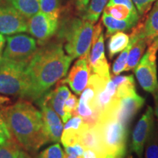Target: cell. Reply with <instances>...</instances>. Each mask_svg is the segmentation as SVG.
Returning <instances> with one entry per match:
<instances>
[{"mask_svg":"<svg viewBox=\"0 0 158 158\" xmlns=\"http://www.w3.org/2000/svg\"><path fill=\"white\" fill-rule=\"evenodd\" d=\"M73 60L65 54L61 43L45 44L37 49L27 68L31 83L30 100L36 102L64 78Z\"/></svg>","mask_w":158,"mask_h":158,"instance_id":"obj_1","label":"cell"},{"mask_svg":"<svg viewBox=\"0 0 158 158\" xmlns=\"http://www.w3.org/2000/svg\"><path fill=\"white\" fill-rule=\"evenodd\" d=\"M1 110L12 136L25 151L35 153L47 144L42 113L30 102L20 100Z\"/></svg>","mask_w":158,"mask_h":158,"instance_id":"obj_2","label":"cell"},{"mask_svg":"<svg viewBox=\"0 0 158 158\" xmlns=\"http://www.w3.org/2000/svg\"><path fill=\"white\" fill-rule=\"evenodd\" d=\"M106 158H124L127 154L129 130L109 109L100 114L94 126Z\"/></svg>","mask_w":158,"mask_h":158,"instance_id":"obj_3","label":"cell"},{"mask_svg":"<svg viewBox=\"0 0 158 158\" xmlns=\"http://www.w3.org/2000/svg\"><path fill=\"white\" fill-rule=\"evenodd\" d=\"M94 23L83 19H73L64 23L59 31L64 48L73 59L89 54Z\"/></svg>","mask_w":158,"mask_h":158,"instance_id":"obj_4","label":"cell"},{"mask_svg":"<svg viewBox=\"0 0 158 158\" xmlns=\"http://www.w3.org/2000/svg\"><path fill=\"white\" fill-rule=\"evenodd\" d=\"M27 66L2 57L0 59V94L30 99L31 83Z\"/></svg>","mask_w":158,"mask_h":158,"instance_id":"obj_5","label":"cell"},{"mask_svg":"<svg viewBox=\"0 0 158 158\" xmlns=\"http://www.w3.org/2000/svg\"><path fill=\"white\" fill-rule=\"evenodd\" d=\"M37 50V40L34 37L24 34H15L6 37L2 58L28 65Z\"/></svg>","mask_w":158,"mask_h":158,"instance_id":"obj_6","label":"cell"},{"mask_svg":"<svg viewBox=\"0 0 158 158\" xmlns=\"http://www.w3.org/2000/svg\"><path fill=\"white\" fill-rule=\"evenodd\" d=\"M91 74L110 78V66L105 55L104 34L100 23L94 26L93 40L88 58Z\"/></svg>","mask_w":158,"mask_h":158,"instance_id":"obj_7","label":"cell"},{"mask_svg":"<svg viewBox=\"0 0 158 158\" xmlns=\"http://www.w3.org/2000/svg\"><path fill=\"white\" fill-rule=\"evenodd\" d=\"M157 52V51L155 49L148 48L146 54L133 69L136 78L142 89L152 94L158 90L156 64Z\"/></svg>","mask_w":158,"mask_h":158,"instance_id":"obj_8","label":"cell"},{"mask_svg":"<svg viewBox=\"0 0 158 158\" xmlns=\"http://www.w3.org/2000/svg\"><path fill=\"white\" fill-rule=\"evenodd\" d=\"M144 103L145 99L135 92L122 98H116L107 109H109L124 126L128 127Z\"/></svg>","mask_w":158,"mask_h":158,"instance_id":"obj_9","label":"cell"},{"mask_svg":"<svg viewBox=\"0 0 158 158\" xmlns=\"http://www.w3.org/2000/svg\"><path fill=\"white\" fill-rule=\"evenodd\" d=\"M58 27V19L41 11L27 20V31L41 45H45L56 34Z\"/></svg>","mask_w":158,"mask_h":158,"instance_id":"obj_10","label":"cell"},{"mask_svg":"<svg viewBox=\"0 0 158 158\" xmlns=\"http://www.w3.org/2000/svg\"><path fill=\"white\" fill-rule=\"evenodd\" d=\"M88 58L89 54L79 57L70 69L68 76L59 81L60 84H68L76 95L82 93L89 80L91 72Z\"/></svg>","mask_w":158,"mask_h":158,"instance_id":"obj_11","label":"cell"},{"mask_svg":"<svg viewBox=\"0 0 158 158\" xmlns=\"http://www.w3.org/2000/svg\"><path fill=\"white\" fill-rule=\"evenodd\" d=\"M154 114L153 108L149 106L134 129L131 148L138 158H142L144 146L155 124Z\"/></svg>","mask_w":158,"mask_h":158,"instance_id":"obj_12","label":"cell"},{"mask_svg":"<svg viewBox=\"0 0 158 158\" xmlns=\"http://www.w3.org/2000/svg\"><path fill=\"white\" fill-rule=\"evenodd\" d=\"M27 31V19L10 5L0 6V33L12 35Z\"/></svg>","mask_w":158,"mask_h":158,"instance_id":"obj_13","label":"cell"},{"mask_svg":"<svg viewBox=\"0 0 158 158\" xmlns=\"http://www.w3.org/2000/svg\"><path fill=\"white\" fill-rule=\"evenodd\" d=\"M36 102L40 108L43 115V128L47 143L59 142L63 131L62 120L60 116L42 100H38Z\"/></svg>","mask_w":158,"mask_h":158,"instance_id":"obj_14","label":"cell"},{"mask_svg":"<svg viewBox=\"0 0 158 158\" xmlns=\"http://www.w3.org/2000/svg\"><path fill=\"white\" fill-rule=\"evenodd\" d=\"M70 94V91L66 85L58 82L54 90L48 91L39 100H42L51 108H52L60 116L62 122L66 123L72 117L65 113L64 110V102Z\"/></svg>","mask_w":158,"mask_h":158,"instance_id":"obj_15","label":"cell"},{"mask_svg":"<svg viewBox=\"0 0 158 158\" xmlns=\"http://www.w3.org/2000/svg\"><path fill=\"white\" fill-rule=\"evenodd\" d=\"M141 36L147 41L148 48L158 51V0L143 23Z\"/></svg>","mask_w":158,"mask_h":158,"instance_id":"obj_16","label":"cell"},{"mask_svg":"<svg viewBox=\"0 0 158 158\" xmlns=\"http://www.w3.org/2000/svg\"><path fill=\"white\" fill-rule=\"evenodd\" d=\"M140 17L139 14H135L126 20H117L103 11L102 22L106 28V37H109L117 31H127L133 29L139 22Z\"/></svg>","mask_w":158,"mask_h":158,"instance_id":"obj_17","label":"cell"},{"mask_svg":"<svg viewBox=\"0 0 158 158\" xmlns=\"http://www.w3.org/2000/svg\"><path fill=\"white\" fill-rule=\"evenodd\" d=\"M87 125L79 116H73V117L70 118L64 124L61 136L63 146L68 147L79 143L81 133Z\"/></svg>","mask_w":158,"mask_h":158,"instance_id":"obj_18","label":"cell"},{"mask_svg":"<svg viewBox=\"0 0 158 158\" xmlns=\"http://www.w3.org/2000/svg\"><path fill=\"white\" fill-rule=\"evenodd\" d=\"M142 25H143V23H138L133 29V31L129 35L130 41L127 46L122 51L121 54L118 55L117 59H116L115 62H114L113 66H112V73H113L114 75L117 76V75H119L125 70L126 65H127V57L128 55H129L130 49H131L134 43H135V41L141 35Z\"/></svg>","mask_w":158,"mask_h":158,"instance_id":"obj_19","label":"cell"},{"mask_svg":"<svg viewBox=\"0 0 158 158\" xmlns=\"http://www.w3.org/2000/svg\"><path fill=\"white\" fill-rule=\"evenodd\" d=\"M110 80L116 87V97L122 98L136 92L135 83L133 75L129 76H116L111 75Z\"/></svg>","mask_w":158,"mask_h":158,"instance_id":"obj_20","label":"cell"},{"mask_svg":"<svg viewBox=\"0 0 158 158\" xmlns=\"http://www.w3.org/2000/svg\"><path fill=\"white\" fill-rule=\"evenodd\" d=\"M27 20L40 11V0H7Z\"/></svg>","mask_w":158,"mask_h":158,"instance_id":"obj_21","label":"cell"},{"mask_svg":"<svg viewBox=\"0 0 158 158\" xmlns=\"http://www.w3.org/2000/svg\"><path fill=\"white\" fill-rule=\"evenodd\" d=\"M108 43V56L111 59L115 55L122 52L127 46L130 36L124 31H117L110 36Z\"/></svg>","mask_w":158,"mask_h":158,"instance_id":"obj_22","label":"cell"},{"mask_svg":"<svg viewBox=\"0 0 158 158\" xmlns=\"http://www.w3.org/2000/svg\"><path fill=\"white\" fill-rule=\"evenodd\" d=\"M147 45V41L141 35V37L135 41V43H134L131 49H130L127 57V65H126V68L124 71L132 70L137 66L139 61L141 60L142 56L144 54Z\"/></svg>","mask_w":158,"mask_h":158,"instance_id":"obj_23","label":"cell"},{"mask_svg":"<svg viewBox=\"0 0 158 158\" xmlns=\"http://www.w3.org/2000/svg\"><path fill=\"white\" fill-rule=\"evenodd\" d=\"M109 0H90L82 19L95 23Z\"/></svg>","mask_w":158,"mask_h":158,"instance_id":"obj_24","label":"cell"},{"mask_svg":"<svg viewBox=\"0 0 158 158\" xmlns=\"http://www.w3.org/2000/svg\"><path fill=\"white\" fill-rule=\"evenodd\" d=\"M104 12L109 14L114 19L117 20H126L135 14H139L138 13H133L127 7L122 5H114L106 6L103 10Z\"/></svg>","mask_w":158,"mask_h":158,"instance_id":"obj_25","label":"cell"},{"mask_svg":"<svg viewBox=\"0 0 158 158\" xmlns=\"http://www.w3.org/2000/svg\"><path fill=\"white\" fill-rule=\"evenodd\" d=\"M145 158H158V128L155 124L147 141Z\"/></svg>","mask_w":158,"mask_h":158,"instance_id":"obj_26","label":"cell"},{"mask_svg":"<svg viewBox=\"0 0 158 158\" xmlns=\"http://www.w3.org/2000/svg\"><path fill=\"white\" fill-rule=\"evenodd\" d=\"M21 146L12 138L0 147V158H19Z\"/></svg>","mask_w":158,"mask_h":158,"instance_id":"obj_27","label":"cell"},{"mask_svg":"<svg viewBox=\"0 0 158 158\" xmlns=\"http://www.w3.org/2000/svg\"><path fill=\"white\" fill-rule=\"evenodd\" d=\"M40 11L58 19L60 15V0H40Z\"/></svg>","mask_w":158,"mask_h":158,"instance_id":"obj_28","label":"cell"},{"mask_svg":"<svg viewBox=\"0 0 158 158\" xmlns=\"http://www.w3.org/2000/svg\"><path fill=\"white\" fill-rule=\"evenodd\" d=\"M64 155L59 143H56L41 152L37 158H64Z\"/></svg>","mask_w":158,"mask_h":158,"instance_id":"obj_29","label":"cell"},{"mask_svg":"<svg viewBox=\"0 0 158 158\" xmlns=\"http://www.w3.org/2000/svg\"><path fill=\"white\" fill-rule=\"evenodd\" d=\"M13 138L6 124L5 117L0 108V147Z\"/></svg>","mask_w":158,"mask_h":158,"instance_id":"obj_30","label":"cell"},{"mask_svg":"<svg viewBox=\"0 0 158 158\" xmlns=\"http://www.w3.org/2000/svg\"><path fill=\"white\" fill-rule=\"evenodd\" d=\"M78 101L79 100L75 94H70V95L68 97L64 102V110L65 113L68 114L69 116H73V114L78 108Z\"/></svg>","mask_w":158,"mask_h":158,"instance_id":"obj_31","label":"cell"},{"mask_svg":"<svg viewBox=\"0 0 158 158\" xmlns=\"http://www.w3.org/2000/svg\"><path fill=\"white\" fill-rule=\"evenodd\" d=\"M140 15H143L149 10L152 5L157 0H132Z\"/></svg>","mask_w":158,"mask_h":158,"instance_id":"obj_32","label":"cell"},{"mask_svg":"<svg viewBox=\"0 0 158 158\" xmlns=\"http://www.w3.org/2000/svg\"><path fill=\"white\" fill-rule=\"evenodd\" d=\"M65 152L68 155L75 156L77 158H84V148L81 144L77 143L76 145L71 146V147H64Z\"/></svg>","mask_w":158,"mask_h":158,"instance_id":"obj_33","label":"cell"},{"mask_svg":"<svg viewBox=\"0 0 158 158\" xmlns=\"http://www.w3.org/2000/svg\"><path fill=\"white\" fill-rule=\"evenodd\" d=\"M114 5H122L127 7L133 13H138L136 9L135 5L132 0H109L107 4V6Z\"/></svg>","mask_w":158,"mask_h":158,"instance_id":"obj_34","label":"cell"},{"mask_svg":"<svg viewBox=\"0 0 158 158\" xmlns=\"http://www.w3.org/2000/svg\"><path fill=\"white\" fill-rule=\"evenodd\" d=\"M90 0H76V6L78 10L84 12L89 3Z\"/></svg>","mask_w":158,"mask_h":158,"instance_id":"obj_35","label":"cell"},{"mask_svg":"<svg viewBox=\"0 0 158 158\" xmlns=\"http://www.w3.org/2000/svg\"><path fill=\"white\" fill-rule=\"evenodd\" d=\"M6 43V38L3 36L2 34L0 33V59L2 57V54L5 48V45Z\"/></svg>","mask_w":158,"mask_h":158,"instance_id":"obj_36","label":"cell"},{"mask_svg":"<svg viewBox=\"0 0 158 158\" xmlns=\"http://www.w3.org/2000/svg\"><path fill=\"white\" fill-rule=\"evenodd\" d=\"M153 97L154 100H155V111H154V113H155V116L158 118V90L157 92H155L153 94Z\"/></svg>","mask_w":158,"mask_h":158,"instance_id":"obj_37","label":"cell"},{"mask_svg":"<svg viewBox=\"0 0 158 158\" xmlns=\"http://www.w3.org/2000/svg\"><path fill=\"white\" fill-rule=\"evenodd\" d=\"M84 158H98V156L93 151L89 149L85 150L84 152Z\"/></svg>","mask_w":158,"mask_h":158,"instance_id":"obj_38","label":"cell"},{"mask_svg":"<svg viewBox=\"0 0 158 158\" xmlns=\"http://www.w3.org/2000/svg\"><path fill=\"white\" fill-rule=\"evenodd\" d=\"M19 158H32L31 156L25 150H20Z\"/></svg>","mask_w":158,"mask_h":158,"instance_id":"obj_39","label":"cell"},{"mask_svg":"<svg viewBox=\"0 0 158 158\" xmlns=\"http://www.w3.org/2000/svg\"><path fill=\"white\" fill-rule=\"evenodd\" d=\"M10 102V99L7 98V97L0 95V106H2L4 104L9 103Z\"/></svg>","mask_w":158,"mask_h":158,"instance_id":"obj_40","label":"cell"},{"mask_svg":"<svg viewBox=\"0 0 158 158\" xmlns=\"http://www.w3.org/2000/svg\"><path fill=\"white\" fill-rule=\"evenodd\" d=\"M64 158H77V157H75V156H73V155H68V154H65Z\"/></svg>","mask_w":158,"mask_h":158,"instance_id":"obj_41","label":"cell"},{"mask_svg":"<svg viewBox=\"0 0 158 158\" xmlns=\"http://www.w3.org/2000/svg\"><path fill=\"white\" fill-rule=\"evenodd\" d=\"M127 158H133V156H132V155H129L127 157Z\"/></svg>","mask_w":158,"mask_h":158,"instance_id":"obj_42","label":"cell"},{"mask_svg":"<svg viewBox=\"0 0 158 158\" xmlns=\"http://www.w3.org/2000/svg\"><path fill=\"white\" fill-rule=\"evenodd\" d=\"M0 1H1V0H0Z\"/></svg>","mask_w":158,"mask_h":158,"instance_id":"obj_43","label":"cell"}]
</instances>
